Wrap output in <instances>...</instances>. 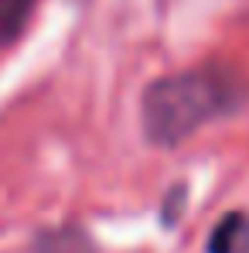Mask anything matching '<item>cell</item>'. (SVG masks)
<instances>
[{
	"instance_id": "cell-2",
	"label": "cell",
	"mask_w": 249,
	"mask_h": 253,
	"mask_svg": "<svg viewBox=\"0 0 249 253\" xmlns=\"http://www.w3.org/2000/svg\"><path fill=\"white\" fill-rule=\"evenodd\" d=\"M205 253H249V212H225L208 233Z\"/></svg>"
},
{
	"instance_id": "cell-5",
	"label": "cell",
	"mask_w": 249,
	"mask_h": 253,
	"mask_svg": "<svg viewBox=\"0 0 249 253\" xmlns=\"http://www.w3.org/2000/svg\"><path fill=\"white\" fill-rule=\"evenodd\" d=\"M188 209V185L184 181H178V185H171L164 195V202H161V226H178V219L184 215Z\"/></svg>"
},
{
	"instance_id": "cell-3",
	"label": "cell",
	"mask_w": 249,
	"mask_h": 253,
	"mask_svg": "<svg viewBox=\"0 0 249 253\" xmlns=\"http://www.w3.org/2000/svg\"><path fill=\"white\" fill-rule=\"evenodd\" d=\"M35 253H99L92 236L79 226H58V229H44L35 240Z\"/></svg>"
},
{
	"instance_id": "cell-1",
	"label": "cell",
	"mask_w": 249,
	"mask_h": 253,
	"mask_svg": "<svg viewBox=\"0 0 249 253\" xmlns=\"http://www.w3.org/2000/svg\"><path fill=\"white\" fill-rule=\"evenodd\" d=\"M243 96L246 89L229 69L205 65L174 72L147 85L140 103V124L150 144L178 147L215 117L232 113L243 103Z\"/></svg>"
},
{
	"instance_id": "cell-4",
	"label": "cell",
	"mask_w": 249,
	"mask_h": 253,
	"mask_svg": "<svg viewBox=\"0 0 249 253\" xmlns=\"http://www.w3.org/2000/svg\"><path fill=\"white\" fill-rule=\"evenodd\" d=\"M38 0H0V48L10 44L28 24Z\"/></svg>"
}]
</instances>
